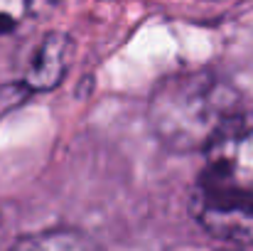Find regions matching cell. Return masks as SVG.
<instances>
[{"instance_id": "1", "label": "cell", "mask_w": 253, "mask_h": 251, "mask_svg": "<svg viewBox=\"0 0 253 251\" xmlns=\"http://www.w3.org/2000/svg\"><path fill=\"white\" fill-rule=\"evenodd\" d=\"M189 212L209 237L253 247V113H234L207 146Z\"/></svg>"}, {"instance_id": "2", "label": "cell", "mask_w": 253, "mask_h": 251, "mask_svg": "<svg viewBox=\"0 0 253 251\" xmlns=\"http://www.w3.org/2000/svg\"><path fill=\"white\" fill-rule=\"evenodd\" d=\"M234 113H239L234 91L211 72L172 74L153 89L148 101L155 138L174 153H204Z\"/></svg>"}, {"instance_id": "3", "label": "cell", "mask_w": 253, "mask_h": 251, "mask_svg": "<svg viewBox=\"0 0 253 251\" xmlns=\"http://www.w3.org/2000/svg\"><path fill=\"white\" fill-rule=\"evenodd\" d=\"M69 59H72V37L64 32H49L30 59V67L25 74L27 86L35 91H42V89L47 91L57 86L69 67Z\"/></svg>"}, {"instance_id": "4", "label": "cell", "mask_w": 253, "mask_h": 251, "mask_svg": "<svg viewBox=\"0 0 253 251\" xmlns=\"http://www.w3.org/2000/svg\"><path fill=\"white\" fill-rule=\"evenodd\" d=\"M37 2L40 0H0V37L25 25L35 15Z\"/></svg>"}]
</instances>
